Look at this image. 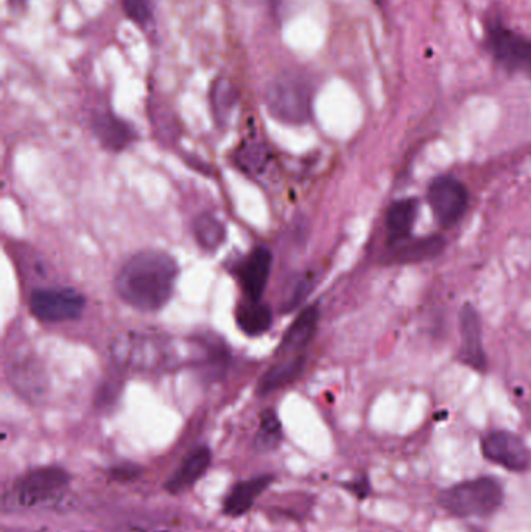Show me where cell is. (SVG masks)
<instances>
[{"label":"cell","mask_w":531,"mask_h":532,"mask_svg":"<svg viewBox=\"0 0 531 532\" xmlns=\"http://www.w3.org/2000/svg\"><path fill=\"white\" fill-rule=\"evenodd\" d=\"M111 357L122 368L138 372L175 368L183 355L166 336L147 332H124L111 344Z\"/></svg>","instance_id":"2"},{"label":"cell","mask_w":531,"mask_h":532,"mask_svg":"<svg viewBox=\"0 0 531 532\" xmlns=\"http://www.w3.org/2000/svg\"><path fill=\"white\" fill-rule=\"evenodd\" d=\"M247 2H250V4H268L271 8H278L279 0H247Z\"/></svg>","instance_id":"27"},{"label":"cell","mask_w":531,"mask_h":532,"mask_svg":"<svg viewBox=\"0 0 531 532\" xmlns=\"http://www.w3.org/2000/svg\"><path fill=\"white\" fill-rule=\"evenodd\" d=\"M194 234L198 245L204 251H215L223 245L226 238L225 224L211 214H203L197 217L194 223Z\"/></svg>","instance_id":"21"},{"label":"cell","mask_w":531,"mask_h":532,"mask_svg":"<svg viewBox=\"0 0 531 532\" xmlns=\"http://www.w3.org/2000/svg\"><path fill=\"white\" fill-rule=\"evenodd\" d=\"M438 501L454 517H486L502 506L503 489L499 481L482 476L444 489Z\"/></svg>","instance_id":"4"},{"label":"cell","mask_w":531,"mask_h":532,"mask_svg":"<svg viewBox=\"0 0 531 532\" xmlns=\"http://www.w3.org/2000/svg\"><path fill=\"white\" fill-rule=\"evenodd\" d=\"M141 473V467L134 466V464H120V466L113 467V469L110 470L111 478L119 481V483L134 481L139 475H141Z\"/></svg>","instance_id":"26"},{"label":"cell","mask_w":531,"mask_h":532,"mask_svg":"<svg viewBox=\"0 0 531 532\" xmlns=\"http://www.w3.org/2000/svg\"><path fill=\"white\" fill-rule=\"evenodd\" d=\"M92 133L103 147L110 151H124L136 139V131L130 123L120 119L113 112L100 111L91 122Z\"/></svg>","instance_id":"12"},{"label":"cell","mask_w":531,"mask_h":532,"mask_svg":"<svg viewBox=\"0 0 531 532\" xmlns=\"http://www.w3.org/2000/svg\"><path fill=\"white\" fill-rule=\"evenodd\" d=\"M273 254L267 246H256L245 259L236 265L237 280L242 287L245 298L261 301L270 279Z\"/></svg>","instance_id":"10"},{"label":"cell","mask_w":531,"mask_h":532,"mask_svg":"<svg viewBox=\"0 0 531 532\" xmlns=\"http://www.w3.org/2000/svg\"><path fill=\"white\" fill-rule=\"evenodd\" d=\"M265 106L273 119L287 125H304L312 116L313 89L298 74H281L265 89Z\"/></svg>","instance_id":"3"},{"label":"cell","mask_w":531,"mask_h":532,"mask_svg":"<svg viewBox=\"0 0 531 532\" xmlns=\"http://www.w3.org/2000/svg\"><path fill=\"white\" fill-rule=\"evenodd\" d=\"M271 481H273L271 475L254 476L251 480L240 481L229 492L228 498L223 504V512L229 517H240V515L247 514L253 508V504L256 503L257 497L270 486Z\"/></svg>","instance_id":"15"},{"label":"cell","mask_w":531,"mask_h":532,"mask_svg":"<svg viewBox=\"0 0 531 532\" xmlns=\"http://www.w3.org/2000/svg\"><path fill=\"white\" fill-rule=\"evenodd\" d=\"M125 16L141 28H150L155 22L153 0H120Z\"/></svg>","instance_id":"25"},{"label":"cell","mask_w":531,"mask_h":532,"mask_svg":"<svg viewBox=\"0 0 531 532\" xmlns=\"http://www.w3.org/2000/svg\"><path fill=\"white\" fill-rule=\"evenodd\" d=\"M482 452L488 461L513 473L525 472L530 467V453L516 434L510 431H491L482 441Z\"/></svg>","instance_id":"9"},{"label":"cell","mask_w":531,"mask_h":532,"mask_svg":"<svg viewBox=\"0 0 531 532\" xmlns=\"http://www.w3.org/2000/svg\"><path fill=\"white\" fill-rule=\"evenodd\" d=\"M236 322L239 329L248 336H261L270 329L273 313L268 305L261 301L245 299L236 310Z\"/></svg>","instance_id":"18"},{"label":"cell","mask_w":531,"mask_h":532,"mask_svg":"<svg viewBox=\"0 0 531 532\" xmlns=\"http://www.w3.org/2000/svg\"><path fill=\"white\" fill-rule=\"evenodd\" d=\"M488 46L494 58L513 72L531 77V41L508 27H489Z\"/></svg>","instance_id":"8"},{"label":"cell","mask_w":531,"mask_h":532,"mask_svg":"<svg viewBox=\"0 0 531 532\" xmlns=\"http://www.w3.org/2000/svg\"><path fill=\"white\" fill-rule=\"evenodd\" d=\"M29 307L39 321L57 324L80 318L85 312L86 298L74 288H38L30 294Z\"/></svg>","instance_id":"5"},{"label":"cell","mask_w":531,"mask_h":532,"mask_svg":"<svg viewBox=\"0 0 531 532\" xmlns=\"http://www.w3.org/2000/svg\"><path fill=\"white\" fill-rule=\"evenodd\" d=\"M211 462L212 453L208 447L195 448L167 480L166 489L173 495L183 494L200 480L211 466Z\"/></svg>","instance_id":"13"},{"label":"cell","mask_w":531,"mask_h":532,"mask_svg":"<svg viewBox=\"0 0 531 532\" xmlns=\"http://www.w3.org/2000/svg\"><path fill=\"white\" fill-rule=\"evenodd\" d=\"M461 360L475 371L485 372L488 368L485 347H483L482 321L479 312L471 304L463 305L460 313Z\"/></svg>","instance_id":"11"},{"label":"cell","mask_w":531,"mask_h":532,"mask_svg":"<svg viewBox=\"0 0 531 532\" xmlns=\"http://www.w3.org/2000/svg\"><path fill=\"white\" fill-rule=\"evenodd\" d=\"M377 4H382V2H384V0H376Z\"/></svg>","instance_id":"29"},{"label":"cell","mask_w":531,"mask_h":532,"mask_svg":"<svg viewBox=\"0 0 531 532\" xmlns=\"http://www.w3.org/2000/svg\"><path fill=\"white\" fill-rule=\"evenodd\" d=\"M8 4H10L11 8H15V10H24L25 5H27V0H8Z\"/></svg>","instance_id":"28"},{"label":"cell","mask_w":531,"mask_h":532,"mask_svg":"<svg viewBox=\"0 0 531 532\" xmlns=\"http://www.w3.org/2000/svg\"><path fill=\"white\" fill-rule=\"evenodd\" d=\"M271 154L262 142H248L236 154L239 167L248 175H261L270 161Z\"/></svg>","instance_id":"22"},{"label":"cell","mask_w":531,"mask_h":532,"mask_svg":"<svg viewBox=\"0 0 531 532\" xmlns=\"http://www.w3.org/2000/svg\"><path fill=\"white\" fill-rule=\"evenodd\" d=\"M71 476L60 467H41L22 476L13 489V501L19 508H36L49 503L69 486Z\"/></svg>","instance_id":"6"},{"label":"cell","mask_w":531,"mask_h":532,"mask_svg":"<svg viewBox=\"0 0 531 532\" xmlns=\"http://www.w3.org/2000/svg\"><path fill=\"white\" fill-rule=\"evenodd\" d=\"M303 368L304 358L301 355L285 358L282 363L275 364L273 368L268 369L262 375L257 391H259V394H268V392L284 388L285 385H290L301 374V369Z\"/></svg>","instance_id":"20"},{"label":"cell","mask_w":531,"mask_h":532,"mask_svg":"<svg viewBox=\"0 0 531 532\" xmlns=\"http://www.w3.org/2000/svg\"><path fill=\"white\" fill-rule=\"evenodd\" d=\"M418 204L415 200H401L391 204L387 212V231L390 243H399L410 237L416 220Z\"/></svg>","instance_id":"19"},{"label":"cell","mask_w":531,"mask_h":532,"mask_svg":"<svg viewBox=\"0 0 531 532\" xmlns=\"http://www.w3.org/2000/svg\"><path fill=\"white\" fill-rule=\"evenodd\" d=\"M211 109L215 122L219 125H226L231 119L237 102H239V91L236 84L226 75L215 78L211 84Z\"/></svg>","instance_id":"17"},{"label":"cell","mask_w":531,"mask_h":532,"mask_svg":"<svg viewBox=\"0 0 531 532\" xmlns=\"http://www.w3.org/2000/svg\"><path fill=\"white\" fill-rule=\"evenodd\" d=\"M446 248V242L440 235L429 237L405 238L402 242L394 243L393 251L390 252V262L396 265H413V263L427 262L440 256Z\"/></svg>","instance_id":"14"},{"label":"cell","mask_w":531,"mask_h":532,"mask_svg":"<svg viewBox=\"0 0 531 532\" xmlns=\"http://www.w3.org/2000/svg\"><path fill=\"white\" fill-rule=\"evenodd\" d=\"M313 276L310 273L296 274L292 277L290 284L285 288L284 301H282V310L284 312H293L296 307L303 304L313 288Z\"/></svg>","instance_id":"24"},{"label":"cell","mask_w":531,"mask_h":532,"mask_svg":"<svg viewBox=\"0 0 531 532\" xmlns=\"http://www.w3.org/2000/svg\"><path fill=\"white\" fill-rule=\"evenodd\" d=\"M433 215L441 228H452L465 217L469 206V193L463 182L452 176L433 179L427 192Z\"/></svg>","instance_id":"7"},{"label":"cell","mask_w":531,"mask_h":532,"mask_svg":"<svg viewBox=\"0 0 531 532\" xmlns=\"http://www.w3.org/2000/svg\"><path fill=\"white\" fill-rule=\"evenodd\" d=\"M178 273L175 259L166 252H138L117 273L116 291L134 310L156 312L172 299Z\"/></svg>","instance_id":"1"},{"label":"cell","mask_w":531,"mask_h":532,"mask_svg":"<svg viewBox=\"0 0 531 532\" xmlns=\"http://www.w3.org/2000/svg\"><path fill=\"white\" fill-rule=\"evenodd\" d=\"M318 321H320L318 308L307 307L285 333L284 340H282V349L287 354H292V352L299 354L301 350L306 349L313 336H315V332H317Z\"/></svg>","instance_id":"16"},{"label":"cell","mask_w":531,"mask_h":532,"mask_svg":"<svg viewBox=\"0 0 531 532\" xmlns=\"http://www.w3.org/2000/svg\"><path fill=\"white\" fill-rule=\"evenodd\" d=\"M282 439V427L278 416L273 411H265L261 417V425L256 434V447L262 452H270L278 447Z\"/></svg>","instance_id":"23"}]
</instances>
